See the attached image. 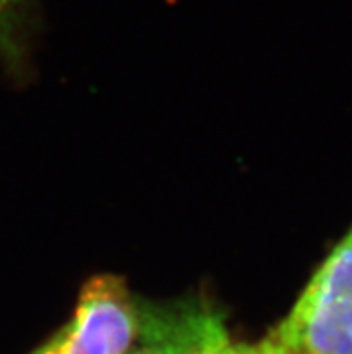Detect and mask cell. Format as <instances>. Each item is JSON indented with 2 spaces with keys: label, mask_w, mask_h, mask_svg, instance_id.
Instances as JSON below:
<instances>
[{
  "label": "cell",
  "mask_w": 352,
  "mask_h": 354,
  "mask_svg": "<svg viewBox=\"0 0 352 354\" xmlns=\"http://www.w3.org/2000/svg\"><path fill=\"white\" fill-rule=\"evenodd\" d=\"M264 342L275 354H352V227Z\"/></svg>",
  "instance_id": "1"
},
{
  "label": "cell",
  "mask_w": 352,
  "mask_h": 354,
  "mask_svg": "<svg viewBox=\"0 0 352 354\" xmlns=\"http://www.w3.org/2000/svg\"><path fill=\"white\" fill-rule=\"evenodd\" d=\"M138 335V304L117 275L83 286L72 319L33 354H124Z\"/></svg>",
  "instance_id": "2"
},
{
  "label": "cell",
  "mask_w": 352,
  "mask_h": 354,
  "mask_svg": "<svg viewBox=\"0 0 352 354\" xmlns=\"http://www.w3.org/2000/svg\"><path fill=\"white\" fill-rule=\"evenodd\" d=\"M227 338L223 320L209 306H147L138 308L140 344L124 354H205Z\"/></svg>",
  "instance_id": "3"
},
{
  "label": "cell",
  "mask_w": 352,
  "mask_h": 354,
  "mask_svg": "<svg viewBox=\"0 0 352 354\" xmlns=\"http://www.w3.org/2000/svg\"><path fill=\"white\" fill-rule=\"evenodd\" d=\"M24 0H0V53L15 59L18 56L17 32Z\"/></svg>",
  "instance_id": "4"
},
{
  "label": "cell",
  "mask_w": 352,
  "mask_h": 354,
  "mask_svg": "<svg viewBox=\"0 0 352 354\" xmlns=\"http://www.w3.org/2000/svg\"><path fill=\"white\" fill-rule=\"evenodd\" d=\"M205 354H275L272 347L268 346L266 342H259L255 346H248V344H232V342L223 340L216 347L207 351Z\"/></svg>",
  "instance_id": "5"
}]
</instances>
